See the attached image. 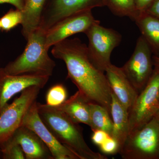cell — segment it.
<instances>
[{
	"mask_svg": "<svg viewBox=\"0 0 159 159\" xmlns=\"http://www.w3.org/2000/svg\"><path fill=\"white\" fill-rule=\"evenodd\" d=\"M51 54L63 61L70 79L87 100L105 107L111 113L112 92L104 72L96 66L87 46L77 38L64 40L53 46Z\"/></svg>",
	"mask_w": 159,
	"mask_h": 159,
	"instance_id": "1",
	"label": "cell"
},
{
	"mask_svg": "<svg viewBox=\"0 0 159 159\" xmlns=\"http://www.w3.org/2000/svg\"><path fill=\"white\" fill-rule=\"evenodd\" d=\"M38 112L45 125L64 146L79 159H107L91 149L86 142L81 127L66 114L54 107L37 102Z\"/></svg>",
	"mask_w": 159,
	"mask_h": 159,
	"instance_id": "2",
	"label": "cell"
},
{
	"mask_svg": "<svg viewBox=\"0 0 159 159\" xmlns=\"http://www.w3.org/2000/svg\"><path fill=\"white\" fill-rule=\"evenodd\" d=\"M24 51L3 68L10 75L34 74L50 77L56 64L49 56L45 46V32L38 29L27 39Z\"/></svg>",
	"mask_w": 159,
	"mask_h": 159,
	"instance_id": "3",
	"label": "cell"
},
{
	"mask_svg": "<svg viewBox=\"0 0 159 159\" xmlns=\"http://www.w3.org/2000/svg\"><path fill=\"white\" fill-rule=\"evenodd\" d=\"M118 153L123 159L159 158V120L154 117L130 132Z\"/></svg>",
	"mask_w": 159,
	"mask_h": 159,
	"instance_id": "4",
	"label": "cell"
},
{
	"mask_svg": "<svg viewBox=\"0 0 159 159\" xmlns=\"http://www.w3.org/2000/svg\"><path fill=\"white\" fill-rule=\"evenodd\" d=\"M89 40V55L98 68L105 72L111 64V56L115 48L120 44L122 36L118 31L100 25L97 20L85 32Z\"/></svg>",
	"mask_w": 159,
	"mask_h": 159,
	"instance_id": "5",
	"label": "cell"
},
{
	"mask_svg": "<svg viewBox=\"0 0 159 159\" xmlns=\"http://www.w3.org/2000/svg\"><path fill=\"white\" fill-rule=\"evenodd\" d=\"M159 108V67L155 66L129 111V133L148 122L155 116Z\"/></svg>",
	"mask_w": 159,
	"mask_h": 159,
	"instance_id": "6",
	"label": "cell"
},
{
	"mask_svg": "<svg viewBox=\"0 0 159 159\" xmlns=\"http://www.w3.org/2000/svg\"><path fill=\"white\" fill-rule=\"evenodd\" d=\"M41 88L32 86L24 90L18 98L0 114V145L12 136L21 126L24 117L36 99Z\"/></svg>",
	"mask_w": 159,
	"mask_h": 159,
	"instance_id": "7",
	"label": "cell"
},
{
	"mask_svg": "<svg viewBox=\"0 0 159 159\" xmlns=\"http://www.w3.org/2000/svg\"><path fill=\"white\" fill-rule=\"evenodd\" d=\"M152 50L143 36L137 40L135 48L130 58L121 67L139 93L147 84L153 72Z\"/></svg>",
	"mask_w": 159,
	"mask_h": 159,
	"instance_id": "8",
	"label": "cell"
},
{
	"mask_svg": "<svg viewBox=\"0 0 159 159\" xmlns=\"http://www.w3.org/2000/svg\"><path fill=\"white\" fill-rule=\"evenodd\" d=\"M104 6L105 0H47L39 29L46 32L67 16Z\"/></svg>",
	"mask_w": 159,
	"mask_h": 159,
	"instance_id": "9",
	"label": "cell"
},
{
	"mask_svg": "<svg viewBox=\"0 0 159 159\" xmlns=\"http://www.w3.org/2000/svg\"><path fill=\"white\" fill-rule=\"evenodd\" d=\"M97 20L92 10L80 11L61 20L45 32L47 49L77 33H85Z\"/></svg>",
	"mask_w": 159,
	"mask_h": 159,
	"instance_id": "10",
	"label": "cell"
},
{
	"mask_svg": "<svg viewBox=\"0 0 159 159\" xmlns=\"http://www.w3.org/2000/svg\"><path fill=\"white\" fill-rule=\"evenodd\" d=\"M34 132L47 145L54 159H79L74 152L62 145L41 119L34 102L23 119L22 125Z\"/></svg>",
	"mask_w": 159,
	"mask_h": 159,
	"instance_id": "11",
	"label": "cell"
},
{
	"mask_svg": "<svg viewBox=\"0 0 159 159\" xmlns=\"http://www.w3.org/2000/svg\"><path fill=\"white\" fill-rule=\"evenodd\" d=\"M49 78L47 76L34 74L10 75L6 73L3 68H0V114L16 94L32 86L43 89Z\"/></svg>",
	"mask_w": 159,
	"mask_h": 159,
	"instance_id": "12",
	"label": "cell"
},
{
	"mask_svg": "<svg viewBox=\"0 0 159 159\" xmlns=\"http://www.w3.org/2000/svg\"><path fill=\"white\" fill-rule=\"evenodd\" d=\"M105 72L113 93L129 113L139 93L123 73L121 67L111 64Z\"/></svg>",
	"mask_w": 159,
	"mask_h": 159,
	"instance_id": "13",
	"label": "cell"
},
{
	"mask_svg": "<svg viewBox=\"0 0 159 159\" xmlns=\"http://www.w3.org/2000/svg\"><path fill=\"white\" fill-rule=\"evenodd\" d=\"M21 147L26 159H54L46 144L33 130L20 126L12 135Z\"/></svg>",
	"mask_w": 159,
	"mask_h": 159,
	"instance_id": "14",
	"label": "cell"
},
{
	"mask_svg": "<svg viewBox=\"0 0 159 159\" xmlns=\"http://www.w3.org/2000/svg\"><path fill=\"white\" fill-rule=\"evenodd\" d=\"M111 97V115L113 129L111 137L118 142L119 151L129 133V113L113 93Z\"/></svg>",
	"mask_w": 159,
	"mask_h": 159,
	"instance_id": "15",
	"label": "cell"
},
{
	"mask_svg": "<svg viewBox=\"0 0 159 159\" xmlns=\"http://www.w3.org/2000/svg\"><path fill=\"white\" fill-rule=\"evenodd\" d=\"M90 102L77 91L62 104L55 107L63 112L75 123H83L90 126Z\"/></svg>",
	"mask_w": 159,
	"mask_h": 159,
	"instance_id": "16",
	"label": "cell"
},
{
	"mask_svg": "<svg viewBox=\"0 0 159 159\" xmlns=\"http://www.w3.org/2000/svg\"><path fill=\"white\" fill-rule=\"evenodd\" d=\"M47 0H25L22 10V34L27 40L39 28L42 16Z\"/></svg>",
	"mask_w": 159,
	"mask_h": 159,
	"instance_id": "17",
	"label": "cell"
},
{
	"mask_svg": "<svg viewBox=\"0 0 159 159\" xmlns=\"http://www.w3.org/2000/svg\"><path fill=\"white\" fill-rule=\"evenodd\" d=\"M142 36L149 45L152 51L159 54V18L146 11L139 12L134 20Z\"/></svg>",
	"mask_w": 159,
	"mask_h": 159,
	"instance_id": "18",
	"label": "cell"
},
{
	"mask_svg": "<svg viewBox=\"0 0 159 159\" xmlns=\"http://www.w3.org/2000/svg\"><path fill=\"white\" fill-rule=\"evenodd\" d=\"M90 127L91 130H101L111 137L113 122L110 113L102 106L90 102Z\"/></svg>",
	"mask_w": 159,
	"mask_h": 159,
	"instance_id": "19",
	"label": "cell"
},
{
	"mask_svg": "<svg viewBox=\"0 0 159 159\" xmlns=\"http://www.w3.org/2000/svg\"><path fill=\"white\" fill-rule=\"evenodd\" d=\"M105 6L116 15L127 16L133 20L139 13L134 0H105Z\"/></svg>",
	"mask_w": 159,
	"mask_h": 159,
	"instance_id": "20",
	"label": "cell"
},
{
	"mask_svg": "<svg viewBox=\"0 0 159 159\" xmlns=\"http://www.w3.org/2000/svg\"><path fill=\"white\" fill-rule=\"evenodd\" d=\"M66 89L61 84L52 86L47 92L46 96V104L51 107L59 106L67 98Z\"/></svg>",
	"mask_w": 159,
	"mask_h": 159,
	"instance_id": "21",
	"label": "cell"
},
{
	"mask_svg": "<svg viewBox=\"0 0 159 159\" xmlns=\"http://www.w3.org/2000/svg\"><path fill=\"white\" fill-rule=\"evenodd\" d=\"M0 152L4 159H25L21 147L12 136L0 145Z\"/></svg>",
	"mask_w": 159,
	"mask_h": 159,
	"instance_id": "22",
	"label": "cell"
},
{
	"mask_svg": "<svg viewBox=\"0 0 159 159\" xmlns=\"http://www.w3.org/2000/svg\"><path fill=\"white\" fill-rule=\"evenodd\" d=\"M23 16L21 11L16 9H11L0 18L1 29L8 31L22 22Z\"/></svg>",
	"mask_w": 159,
	"mask_h": 159,
	"instance_id": "23",
	"label": "cell"
},
{
	"mask_svg": "<svg viewBox=\"0 0 159 159\" xmlns=\"http://www.w3.org/2000/svg\"><path fill=\"white\" fill-rule=\"evenodd\" d=\"M99 147L102 152L107 154H114L119 152L118 142L111 136L109 137Z\"/></svg>",
	"mask_w": 159,
	"mask_h": 159,
	"instance_id": "24",
	"label": "cell"
},
{
	"mask_svg": "<svg viewBox=\"0 0 159 159\" xmlns=\"http://www.w3.org/2000/svg\"><path fill=\"white\" fill-rule=\"evenodd\" d=\"M92 140L95 145L99 146L106 140L110 136L105 132L101 130H96L93 131Z\"/></svg>",
	"mask_w": 159,
	"mask_h": 159,
	"instance_id": "25",
	"label": "cell"
},
{
	"mask_svg": "<svg viewBox=\"0 0 159 159\" xmlns=\"http://www.w3.org/2000/svg\"><path fill=\"white\" fill-rule=\"evenodd\" d=\"M154 1V0H134L137 11L139 12L145 11Z\"/></svg>",
	"mask_w": 159,
	"mask_h": 159,
	"instance_id": "26",
	"label": "cell"
},
{
	"mask_svg": "<svg viewBox=\"0 0 159 159\" xmlns=\"http://www.w3.org/2000/svg\"><path fill=\"white\" fill-rule=\"evenodd\" d=\"M145 11L159 18V0H154Z\"/></svg>",
	"mask_w": 159,
	"mask_h": 159,
	"instance_id": "27",
	"label": "cell"
},
{
	"mask_svg": "<svg viewBox=\"0 0 159 159\" xmlns=\"http://www.w3.org/2000/svg\"><path fill=\"white\" fill-rule=\"evenodd\" d=\"M25 0H0V4L8 3L14 6L16 9L22 11L24 8Z\"/></svg>",
	"mask_w": 159,
	"mask_h": 159,
	"instance_id": "28",
	"label": "cell"
},
{
	"mask_svg": "<svg viewBox=\"0 0 159 159\" xmlns=\"http://www.w3.org/2000/svg\"><path fill=\"white\" fill-rule=\"evenodd\" d=\"M153 63L155 66L159 67V56H155L153 57Z\"/></svg>",
	"mask_w": 159,
	"mask_h": 159,
	"instance_id": "29",
	"label": "cell"
},
{
	"mask_svg": "<svg viewBox=\"0 0 159 159\" xmlns=\"http://www.w3.org/2000/svg\"><path fill=\"white\" fill-rule=\"evenodd\" d=\"M155 117H156L157 119H159V108L158 110L157 111L156 114L155 116Z\"/></svg>",
	"mask_w": 159,
	"mask_h": 159,
	"instance_id": "30",
	"label": "cell"
},
{
	"mask_svg": "<svg viewBox=\"0 0 159 159\" xmlns=\"http://www.w3.org/2000/svg\"><path fill=\"white\" fill-rule=\"evenodd\" d=\"M0 29H1V23H0Z\"/></svg>",
	"mask_w": 159,
	"mask_h": 159,
	"instance_id": "31",
	"label": "cell"
}]
</instances>
